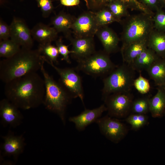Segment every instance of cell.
Masks as SVG:
<instances>
[{"label":"cell","mask_w":165,"mask_h":165,"mask_svg":"<svg viewBox=\"0 0 165 165\" xmlns=\"http://www.w3.org/2000/svg\"><path fill=\"white\" fill-rule=\"evenodd\" d=\"M6 98L20 109L36 108L43 104L44 81L36 72L28 73L5 83Z\"/></svg>","instance_id":"1"},{"label":"cell","mask_w":165,"mask_h":165,"mask_svg":"<svg viewBox=\"0 0 165 165\" xmlns=\"http://www.w3.org/2000/svg\"><path fill=\"white\" fill-rule=\"evenodd\" d=\"M45 62L38 49L21 47L13 56L0 62V79L5 83L40 70Z\"/></svg>","instance_id":"2"},{"label":"cell","mask_w":165,"mask_h":165,"mask_svg":"<svg viewBox=\"0 0 165 165\" xmlns=\"http://www.w3.org/2000/svg\"><path fill=\"white\" fill-rule=\"evenodd\" d=\"M44 64L40 69L45 87L43 104L47 110L57 114L65 125L66 109L73 98L61 84L49 75L45 68Z\"/></svg>","instance_id":"3"},{"label":"cell","mask_w":165,"mask_h":165,"mask_svg":"<svg viewBox=\"0 0 165 165\" xmlns=\"http://www.w3.org/2000/svg\"><path fill=\"white\" fill-rule=\"evenodd\" d=\"M153 16L142 12L127 16L123 23L122 46L147 39L154 29Z\"/></svg>","instance_id":"4"},{"label":"cell","mask_w":165,"mask_h":165,"mask_svg":"<svg viewBox=\"0 0 165 165\" xmlns=\"http://www.w3.org/2000/svg\"><path fill=\"white\" fill-rule=\"evenodd\" d=\"M135 71L130 65L123 63L105 77L102 90L103 99L112 94L130 92L133 86Z\"/></svg>","instance_id":"5"},{"label":"cell","mask_w":165,"mask_h":165,"mask_svg":"<svg viewBox=\"0 0 165 165\" xmlns=\"http://www.w3.org/2000/svg\"><path fill=\"white\" fill-rule=\"evenodd\" d=\"M104 51H96L84 59L77 61L76 70L94 77H105L117 66Z\"/></svg>","instance_id":"6"},{"label":"cell","mask_w":165,"mask_h":165,"mask_svg":"<svg viewBox=\"0 0 165 165\" xmlns=\"http://www.w3.org/2000/svg\"><path fill=\"white\" fill-rule=\"evenodd\" d=\"M45 62L50 65L57 72L60 77L59 82L72 98L79 97L84 103V92L81 77L72 68H60L44 58Z\"/></svg>","instance_id":"7"},{"label":"cell","mask_w":165,"mask_h":165,"mask_svg":"<svg viewBox=\"0 0 165 165\" xmlns=\"http://www.w3.org/2000/svg\"><path fill=\"white\" fill-rule=\"evenodd\" d=\"M109 116L124 117L131 109L133 97L130 92L111 94L104 98Z\"/></svg>","instance_id":"8"},{"label":"cell","mask_w":165,"mask_h":165,"mask_svg":"<svg viewBox=\"0 0 165 165\" xmlns=\"http://www.w3.org/2000/svg\"><path fill=\"white\" fill-rule=\"evenodd\" d=\"M101 134L112 141L117 143L126 135L127 129L119 120L106 116L96 121Z\"/></svg>","instance_id":"9"},{"label":"cell","mask_w":165,"mask_h":165,"mask_svg":"<svg viewBox=\"0 0 165 165\" xmlns=\"http://www.w3.org/2000/svg\"><path fill=\"white\" fill-rule=\"evenodd\" d=\"M99 27L94 12L89 11L83 12L75 18L71 29L75 37H94Z\"/></svg>","instance_id":"10"},{"label":"cell","mask_w":165,"mask_h":165,"mask_svg":"<svg viewBox=\"0 0 165 165\" xmlns=\"http://www.w3.org/2000/svg\"><path fill=\"white\" fill-rule=\"evenodd\" d=\"M10 39L21 47L31 49L33 41L30 30L24 21L14 17L9 25Z\"/></svg>","instance_id":"11"},{"label":"cell","mask_w":165,"mask_h":165,"mask_svg":"<svg viewBox=\"0 0 165 165\" xmlns=\"http://www.w3.org/2000/svg\"><path fill=\"white\" fill-rule=\"evenodd\" d=\"M71 35L67 38L72 46L71 56L77 61L87 57L96 51L94 37L73 38Z\"/></svg>","instance_id":"12"},{"label":"cell","mask_w":165,"mask_h":165,"mask_svg":"<svg viewBox=\"0 0 165 165\" xmlns=\"http://www.w3.org/2000/svg\"><path fill=\"white\" fill-rule=\"evenodd\" d=\"M19 108L6 98L0 102V116L4 126L16 127L21 124L23 119Z\"/></svg>","instance_id":"13"},{"label":"cell","mask_w":165,"mask_h":165,"mask_svg":"<svg viewBox=\"0 0 165 165\" xmlns=\"http://www.w3.org/2000/svg\"><path fill=\"white\" fill-rule=\"evenodd\" d=\"M107 110L105 104L92 109H85L79 115L69 117V121L73 123L79 131L84 130L89 125L96 122L102 113Z\"/></svg>","instance_id":"14"},{"label":"cell","mask_w":165,"mask_h":165,"mask_svg":"<svg viewBox=\"0 0 165 165\" xmlns=\"http://www.w3.org/2000/svg\"><path fill=\"white\" fill-rule=\"evenodd\" d=\"M96 35L101 42L104 51L106 53L109 54L118 50L119 39L116 34L106 25L100 26Z\"/></svg>","instance_id":"15"},{"label":"cell","mask_w":165,"mask_h":165,"mask_svg":"<svg viewBox=\"0 0 165 165\" xmlns=\"http://www.w3.org/2000/svg\"><path fill=\"white\" fill-rule=\"evenodd\" d=\"M3 138L2 149L5 155L15 156L23 152L25 143L23 136L15 135L10 132Z\"/></svg>","instance_id":"16"},{"label":"cell","mask_w":165,"mask_h":165,"mask_svg":"<svg viewBox=\"0 0 165 165\" xmlns=\"http://www.w3.org/2000/svg\"><path fill=\"white\" fill-rule=\"evenodd\" d=\"M33 38L39 44L50 43L57 40L58 32L53 27L42 23L36 24L31 30Z\"/></svg>","instance_id":"17"},{"label":"cell","mask_w":165,"mask_h":165,"mask_svg":"<svg viewBox=\"0 0 165 165\" xmlns=\"http://www.w3.org/2000/svg\"><path fill=\"white\" fill-rule=\"evenodd\" d=\"M148 38L137 41L122 46L121 53L124 63L129 65L148 47Z\"/></svg>","instance_id":"18"},{"label":"cell","mask_w":165,"mask_h":165,"mask_svg":"<svg viewBox=\"0 0 165 165\" xmlns=\"http://www.w3.org/2000/svg\"><path fill=\"white\" fill-rule=\"evenodd\" d=\"M88 9L93 12H97L105 7L110 3L116 1L122 2L125 4H132L143 12L152 15L153 13L150 10L146 7L138 0H84Z\"/></svg>","instance_id":"19"},{"label":"cell","mask_w":165,"mask_h":165,"mask_svg":"<svg viewBox=\"0 0 165 165\" xmlns=\"http://www.w3.org/2000/svg\"><path fill=\"white\" fill-rule=\"evenodd\" d=\"M75 18L62 11L52 18L51 24L58 33L62 32L67 38L71 35L70 29Z\"/></svg>","instance_id":"20"},{"label":"cell","mask_w":165,"mask_h":165,"mask_svg":"<svg viewBox=\"0 0 165 165\" xmlns=\"http://www.w3.org/2000/svg\"><path fill=\"white\" fill-rule=\"evenodd\" d=\"M160 58L154 51L148 47L130 65L135 71L139 72L144 70H146Z\"/></svg>","instance_id":"21"},{"label":"cell","mask_w":165,"mask_h":165,"mask_svg":"<svg viewBox=\"0 0 165 165\" xmlns=\"http://www.w3.org/2000/svg\"><path fill=\"white\" fill-rule=\"evenodd\" d=\"M148 47L160 57L165 58V31L154 29L148 38Z\"/></svg>","instance_id":"22"},{"label":"cell","mask_w":165,"mask_h":165,"mask_svg":"<svg viewBox=\"0 0 165 165\" xmlns=\"http://www.w3.org/2000/svg\"><path fill=\"white\" fill-rule=\"evenodd\" d=\"M149 112L154 118L162 116L165 112V88L158 87L156 94L149 99Z\"/></svg>","instance_id":"23"},{"label":"cell","mask_w":165,"mask_h":165,"mask_svg":"<svg viewBox=\"0 0 165 165\" xmlns=\"http://www.w3.org/2000/svg\"><path fill=\"white\" fill-rule=\"evenodd\" d=\"M146 71L156 85L165 87V58H160Z\"/></svg>","instance_id":"24"},{"label":"cell","mask_w":165,"mask_h":165,"mask_svg":"<svg viewBox=\"0 0 165 165\" xmlns=\"http://www.w3.org/2000/svg\"><path fill=\"white\" fill-rule=\"evenodd\" d=\"M20 47L11 39L1 41L0 57L5 58L12 57L19 51Z\"/></svg>","instance_id":"25"},{"label":"cell","mask_w":165,"mask_h":165,"mask_svg":"<svg viewBox=\"0 0 165 165\" xmlns=\"http://www.w3.org/2000/svg\"><path fill=\"white\" fill-rule=\"evenodd\" d=\"M38 49L45 59L54 63H58L57 58L59 53L56 46L51 43L39 44Z\"/></svg>","instance_id":"26"},{"label":"cell","mask_w":165,"mask_h":165,"mask_svg":"<svg viewBox=\"0 0 165 165\" xmlns=\"http://www.w3.org/2000/svg\"><path fill=\"white\" fill-rule=\"evenodd\" d=\"M96 19L99 27L116 22H119L107 7L94 12Z\"/></svg>","instance_id":"27"},{"label":"cell","mask_w":165,"mask_h":165,"mask_svg":"<svg viewBox=\"0 0 165 165\" xmlns=\"http://www.w3.org/2000/svg\"><path fill=\"white\" fill-rule=\"evenodd\" d=\"M125 4L120 2L116 1L110 3L107 7L119 22H121V19L122 17L129 15L127 10Z\"/></svg>","instance_id":"28"},{"label":"cell","mask_w":165,"mask_h":165,"mask_svg":"<svg viewBox=\"0 0 165 165\" xmlns=\"http://www.w3.org/2000/svg\"><path fill=\"white\" fill-rule=\"evenodd\" d=\"M149 99L143 97L133 101L131 110L134 113L145 114L149 111Z\"/></svg>","instance_id":"29"},{"label":"cell","mask_w":165,"mask_h":165,"mask_svg":"<svg viewBox=\"0 0 165 165\" xmlns=\"http://www.w3.org/2000/svg\"><path fill=\"white\" fill-rule=\"evenodd\" d=\"M126 121L133 129L137 130L146 124L148 117L145 114L134 113L129 116L127 118Z\"/></svg>","instance_id":"30"},{"label":"cell","mask_w":165,"mask_h":165,"mask_svg":"<svg viewBox=\"0 0 165 165\" xmlns=\"http://www.w3.org/2000/svg\"><path fill=\"white\" fill-rule=\"evenodd\" d=\"M133 86L139 93L142 94L148 93L150 88L148 80L141 74L134 80Z\"/></svg>","instance_id":"31"},{"label":"cell","mask_w":165,"mask_h":165,"mask_svg":"<svg viewBox=\"0 0 165 165\" xmlns=\"http://www.w3.org/2000/svg\"><path fill=\"white\" fill-rule=\"evenodd\" d=\"M154 29L165 31V12L160 9L156 11L153 16Z\"/></svg>","instance_id":"32"},{"label":"cell","mask_w":165,"mask_h":165,"mask_svg":"<svg viewBox=\"0 0 165 165\" xmlns=\"http://www.w3.org/2000/svg\"><path fill=\"white\" fill-rule=\"evenodd\" d=\"M40 7L42 16L46 18L53 12L54 8L51 0H36Z\"/></svg>","instance_id":"33"},{"label":"cell","mask_w":165,"mask_h":165,"mask_svg":"<svg viewBox=\"0 0 165 165\" xmlns=\"http://www.w3.org/2000/svg\"><path fill=\"white\" fill-rule=\"evenodd\" d=\"M55 41L56 46L58 49L59 53L62 57L61 60L70 64L71 61L69 55L72 53L71 50H69L68 46L63 43L61 38L57 39Z\"/></svg>","instance_id":"34"},{"label":"cell","mask_w":165,"mask_h":165,"mask_svg":"<svg viewBox=\"0 0 165 165\" xmlns=\"http://www.w3.org/2000/svg\"><path fill=\"white\" fill-rule=\"evenodd\" d=\"M10 36L9 25L1 18L0 19V41L9 39Z\"/></svg>","instance_id":"35"},{"label":"cell","mask_w":165,"mask_h":165,"mask_svg":"<svg viewBox=\"0 0 165 165\" xmlns=\"http://www.w3.org/2000/svg\"><path fill=\"white\" fill-rule=\"evenodd\" d=\"M142 2L145 5H147L149 7L153 8L156 11L161 9L158 6V0H141Z\"/></svg>","instance_id":"36"},{"label":"cell","mask_w":165,"mask_h":165,"mask_svg":"<svg viewBox=\"0 0 165 165\" xmlns=\"http://www.w3.org/2000/svg\"><path fill=\"white\" fill-rule=\"evenodd\" d=\"M61 5L66 6H72L78 5L80 0H60Z\"/></svg>","instance_id":"37"},{"label":"cell","mask_w":165,"mask_h":165,"mask_svg":"<svg viewBox=\"0 0 165 165\" xmlns=\"http://www.w3.org/2000/svg\"><path fill=\"white\" fill-rule=\"evenodd\" d=\"M163 6L165 7V0H158Z\"/></svg>","instance_id":"38"},{"label":"cell","mask_w":165,"mask_h":165,"mask_svg":"<svg viewBox=\"0 0 165 165\" xmlns=\"http://www.w3.org/2000/svg\"><path fill=\"white\" fill-rule=\"evenodd\" d=\"M164 114H165V112Z\"/></svg>","instance_id":"39"},{"label":"cell","mask_w":165,"mask_h":165,"mask_svg":"<svg viewBox=\"0 0 165 165\" xmlns=\"http://www.w3.org/2000/svg\"></svg>","instance_id":"40"}]
</instances>
